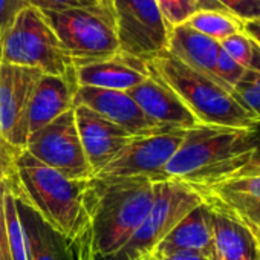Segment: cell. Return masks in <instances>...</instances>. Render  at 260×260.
Returning a JSON list of instances; mask_svg holds the SVG:
<instances>
[{"mask_svg": "<svg viewBox=\"0 0 260 260\" xmlns=\"http://www.w3.org/2000/svg\"><path fill=\"white\" fill-rule=\"evenodd\" d=\"M155 199L147 178L93 176L86 181L78 228L69 240L75 260H107L132 237Z\"/></svg>", "mask_w": 260, "mask_h": 260, "instance_id": "6da1fadb", "label": "cell"}, {"mask_svg": "<svg viewBox=\"0 0 260 260\" xmlns=\"http://www.w3.org/2000/svg\"><path fill=\"white\" fill-rule=\"evenodd\" d=\"M260 149L257 127L199 124L184 140L166 167V181H176L194 191L236 176Z\"/></svg>", "mask_w": 260, "mask_h": 260, "instance_id": "7a4b0ae2", "label": "cell"}, {"mask_svg": "<svg viewBox=\"0 0 260 260\" xmlns=\"http://www.w3.org/2000/svg\"><path fill=\"white\" fill-rule=\"evenodd\" d=\"M147 69L164 81L194 115L199 124L223 127H257L234 95L211 78L188 68L170 52L162 51L147 60Z\"/></svg>", "mask_w": 260, "mask_h": 260, "instance_id": "3957f363", "label": "cell"}, {"mask_svg": "<svg viewBox=\"0 0 260 260\" xmlns=\"http://www.w3.org/2000/svg\"><path fill=\"white\" fill-rule=\"evenodd\" d=\"M13 190L20 194L63 237L71 240L78 228L86 181H75L45 166L26 150L16 161Z\"/></svg>", "mask_w": 260, "mask_h": 260, "instance_id": "277c9868", "label": "cell"}, {"mask_svg": "<svg viewBox=\"0 0 260 260\" xmlns=\"http://www.w3.org/2000/svg\"><path fill=\"white\" fill-rule=\"evenodd\" d=\"M42 13L74 68L119 54L112 0L93 7Z\"/></svg>", "mask_w": 260, "mask_h": 260, "instance_id": "5b68a950", "label": "cell"}, {"mask_svg": "<svg viewBox=\"0 0 260 260\" xmlns=\"http://www.w3.org/2000/svg\"><path fill=\"white\" fill-rule=\"evenodd\" d=\"M0 63L31 68L43 75L68 77L75 72L42 10L23 8L0 42Z\"/></svg>", "mask_w": 260, "mask_h": 260, "instance_id": "8992f818", "label": "cell"}, {"mask_svg": "<svg viewBox=\"0 0 260 260\" xmlns=\"http://www.w3.org/2000/svg\"><path fill=\"white\" fill-rule=\"evenodd\" d=\"M202 198L185 184L176 181L155 182L153 204L125 245L107 260H147L172 230L198 205Z\"/></svg>", "mask_w": 260, "mask_h": 260, "instance_id": "52a82bcc", "label": "cell"}, {"mask_svg": "<svg viewBox=\"0 0 260 260\" xmlns=\"http://www.w3.org/2000/svg\"><path fill=\"white\" fill-rule=\"evenodd\" d=\"M119 54L147 61L167 51L170 26L156 0H112Z\"/></svg>", "mask_w": 260, "mask_h": 260, "instance_id": "ba28073f", "label": "cell"}, {"mask_svg": "<svg viewBox=\"0 0 260 260\" xmlns=\"http://www.w3.org/2000/svg\"><path fill=\"white\" fill-rule=\"evenodd\" d=\"M25 150L69 179L87 181L93 178L80 141L74 109L31 134Z\"/></svg>", "mask_w": 260, "mask_h": 260, "instance_id": "9c48e42d", "label": "cell"}, {"mask_svg": "<svg viewBox=\"0 0 260 260\" xmlns=\"http://www.w3.org/2000/svg\"><path fill=\"white\" fill-rule=\"evenodd\" d=\"M187 130L135 137L122 152L96 176L147 178L152 182L166 181V167L179 149Z\"/></svg>", "mask_w": 260, "mask_h": 260, "instance_id": "30bf717a", "label": "cell"}, {"mask_svg": "<svg viewBox=\"0 0 260 260\" xmlns=\"http://www.w3.org/2000/svg\"><path fill=\"white\" fill-rule=\"evenodd\" d=\"M42 75L37 69L0 63V134L22 152L29 137V103Z\"/></svg>", "mask_w": 260, "mask_h": 260, "instance_id": "8fae6325", "label": "cell"}, {"mask_svg": "<svg viewBox=\"0 0 260 260\" xmlns=\"http://www.w3.org/2000/svg\"><path fill=\"white\" fill-rule=\"evenodd\" d=\"M198 194L211 211L243 226L260 245V175H236Z\"/></svg>", "mask_w": 260, "mask_h": 260, "instance_id": "7c38bea8", "label": "cell"}, {"mask_svg": "<svg viewBox=\"0 0 260 260\" xmlns=\"http://www.w3.org/2000/svg\"><path fill=\"white\" fill-rule=\"evenodd\" d=\"M75 106H84L100 113L132 137H147L172 130L152 121L127 92L81 86L75 92Z\"/></svg>", "mask_w": 260, "mask_h": 260, "instance_id": "4fadbf2b", "label": "cell"}, {"mask_svg": "<svg viewBox=\"0 0 260 260\" xmlns=\"http://www.w3.org/2000/svg\"><path fill=\"white\" fill-rule=\"evenodd\" d=\"M74 115L80 141L93 176L100 175L135 138L84 106H75Z\"/></svg>", "mask_w": 260, "mask_h": 260, "instance_id": "5bb4252c", "label": "cell"}, {"mask_svg": "<svg viewBox=\"0 0 260 260\" xmlns=\"http://www.w3.org/2000/svg\"><path fill=\"white\" fill-rule=\"evenodd\" d=\"M141 84L130 89L132 96L141 110L156 124L172 130H190L199 125V121L181 101V98L156 75L149 72Z\"/></svg>", "mask_w": 260, "mask_h": 260, "instance_id": "9a60e30c", "label": "cell"}, {"mask_svg": "<svg viewBox=\"0 0 260 260\" xmlns=\"http://www.w3.org/2000/svg\"><path fill=\"white\" fill-rule=\"evenodd\" d=\"M147 63L124 54L75 68L77 86L128 92L149 78Z\"/></svg>", "mask_w": 260, "mask_h": 260, "instance_id": "2e32d148", "label": "cell"}, {"mask_svg": "<svg viewBox=\"0 0 260 260\" xmlns=\"http://www.w3.org/2000/svg\"><path fill=\"white\" fill-rule=\"evenodd\" d=\"M77 89L75 72L68 77L42 75L29 103V135L72 110Z\"/></svg>", "mask_w": 260, "mask_h": 260, "instance_id": "e0dca14e", "label": "cell"}, {"mask_svg": "<svg viewBox=\"0 0 260 260\" xmlns=\"http://www.w3.org/2000/svg\"><path fill=\"white\" fill-rule=\"evenodd\" d=\"M13 193L16 196V204L23 226L28 260H75L69 240L46 223L20 194L14 190Z\"/></svg>", "mask_w": 260, "mask_h": 260, "instance_id": "ac0fdd59", "label": "cell"}, {"mask_svg": "<svg viewBox=\"0 0 260 260\" xmlns=\"http://www.w3.org/2000/svg\"><path fill=\"white\" fill-rule=\"evenodd\" d=\"M167 52H170L175 58H178L188 68L201 72L202 75L223 86L216 74L217 57L220 52L219 42L194 31L187 23H182L170 29Z\"/></svg>", "mask_w": 260, "mask_h": 260, "instance_id": "d6986e66", "label": "cell"}, {"mask_svg": "<svg viewBox=\"0 0 260 260\" xmlns=\"http://www.w3.org/2000/svg\"><path fill=\"white\" fill-rule=\"evenodd\" d=\"M170 249L193 251L213 260V211L207 204L202 202L191 210L158 245L155 252Z\"/></svg>", "mask_w": 260, "mask_h": 260, "instance_id": "ffe728a7", "label": "cell"}, {"mask_svg": "<svg viewBox=\"0 0 260 260\" xmlns=\"http://www.w3.org/2000/svg\"><path fill=\"white\" fill-rule=\"evenodd\" d=\"M213 248V260H258V249L254 237L234 220L214 211Z\"/></svg>", "mask_w": 260, "mask_h": 260, "instance_id": "44dd1931", "label": "cell"}, {"mask_svg": "<svg viewBox=\"0 0 260 260\" xmlns=\"http://www.w3.org/2000/svg\"><path fill=\"white\" fill-rule=\"evenodd\" d=\"M185 23L194 31L216 42H222L230 36L243 32L245 22L239 20L226 11L198 10Z\"/></svg>", "mask_w": 260, "mask_h": 260, "instance_id": "7402d4cb", "label": "cell"}, {"mask_svg": "<svg viewBox=\"0 0 260 260\" xmlns=\"http://www.w3.org/2000/svg\"><path fill=\"white\" fill-rule=\"evenodd\" d=\"M5 217H7V230H8V240H10V249H11L13 260H28L23 226L20 222L16 196L11 190V182H10V188L5 194Z\"/></svg>", "mask_w": 260, "mask_h": 260, "instance_id": "603a6c76", "label": "cell"}, {"mask_svg": "<svg viewBox=\"0 0 260 260\" xmlns=\"http://www.w3.org/2000/svg\"><path fill=\"white\" fill-rule=\"evenodd\" d=\"M237 103L260 122V69H246L233 90Z\"/></svg>", "mask_w": 260, "mask_h": 260, "instance_id": "cb8c5ba5", "label": "cell"}, {"mask_svg": "<svg viewBox=\"0 0 260 260\" xmlns=\"http://www.w3.org/2000/svg\"><path fill=\"white\" fill-rule=\"evenodd\" d=\"M219 43H220V48L236 63H239L245 69H249L251 68L252 57H254V49H255V43L245 32H239V34L230 36V37H226L225 40H222Z\"/></svg>", "mask_w": 260, "mask_h": 260, "instance_id": "d4e9b609", "label": "cell"}, {"mask_svg": "<svg viewBox=\"0 0 260 260\" xmlns=\"http://www.w3.org/2000/svg\"><path fill=\"white\" fill-rule=\"evenodd\" d=\"M156 4L170 28L185 23L198 11V0H156Z\"/></svg>", "mask_w": 260, "mask_h": 260, "instance_id": "484cf974", "label": "cell"}, {"mask_svg": "<svg viewBox=\"0 0 260 260\" xmlns=\"http://www.w3.org/2000/svg\"><path fill=\"white\" fill-rule=\"evenodd\" d=\"M245 68H242L239 63H236L222 48L217 57V66H216V74L217 78L220 80V83L228 89V90H234V87L237 86V83L242 80V77L245 75Z\"/></svg>", "mask_w": 260, "mask_h": 260, "instance_id": "4316f807", "label": "cell"}, {"mask_svg": "<svg viewBox=\"0 0 260 260\" xmlns=\"http://www.w3.org/2000/svg\"><path fill=\"white\" fill-rule=\"evenodd\" d=\"M242 22H260V0H214Z\"/></svg>", "mask_w": 260, "mask_h": 260, "instance_id": "83f0119b", "label": "cell"}, {"mask_svg": "<svg viewBox=\"0 0 260 260\" xmlns=\"http://www.w3.org/2000/svg\"><path fill=\"white\" fill-rule=\"evenodd\" d=\"M25 2L26 5L42 11H60L78 7H93L106 2V0H25Z\"/></svg>", "mask_w": 260, "mask_h": 260, "instance_id": "f1b7e54d", "label": "cell"}, {"mask_svg": "<svg viewBox=\"0 0 260 260\" xmlns=\"http://www.w3.org/2000/svg\"><path fill=\"white\" fill-rule=\"evenodd\" d=\"M22 150L8 144L0 134V182L11 179L16 172V161Z\"/></svg>", "mask_w": 260, "mask_h": 260, "instance_id": "f546056e", "label": "cell"}, {"mask_svg": "<svg viewBox=\"0 0 260 260\" xmlns=\"http://www.w3.org/2000/svg\"><path fill=\"white\" fill-rule=\"evenodd\" d=\"M10 188V179L0 182V260H13L8 230H7V217H5V194Z\"/></svg>", "mask_w": 260, "mask_h": 260, "instance_id": "4dcf8cb0", "label": "cell"}, {"mask_svg": "<svg viewBox=\"0 0 260 260\" xmlns=\"http://www.w3.org/2000/svg\"><path fill=\"white\" fill-rule=\"evenodd\" d=\"M26 7L25 0H0V42L17 14Z\"/></svg>", "mask_w": 260, "mask_h": 260, "instance_id": "1f68e13d", "label": "cell"}, {"mask_svg": "<svg viewBox=\"0 0 260 260\" xmlns=\"http://www.w3.org/2000/svg\"><path fill=\"white\" fill-rule=\"evenodd\" d=\"M155 260H210L208 257L193 252V251H182V249H170V251H158L152 255Z\"/></svg>", "mask_w": 260, "mask_h": 260, "instance_id": "d6a6232c", "label": "cell"}, {"mask_svg": "<svg viewBox=\"0 0 260 260\" xmlns=\"http://www.w3.org/2000/svg\"><path fill=\"white\" fill-rule=\"evenodd\" d=\"M237 175H260V149Z\"/></svg>", "mask_w": 260, "mask_h": 260, "instance_id": "836d02e7", "label": "cell"}, {"mask_svg": "<svg viewBox=\"0 0 260 260\" xmlns=\"http://www.w3.org/2000/svg\"><path fill=\"white\" fill-rule=\"evenodd\" d=\"M243 32L260 46V22H245Z\"/></svg>", "mask_w": 260, "mask_h": 260, "instance_id": "e575fe53", "label": "cell"}, {"mask_svg": "<svg viewBox=\"0 0 260 260\" xmlns=\"http://www.w3.org/2000/svg\"><path fill=\"white\" fill-rule=\"evenodd\" d=\"M257 128H258V134H260V122L257 124Z\"/></svg>", "mask_w": 260, "mask_h": 260, "instance_id": "d590c367", "label": "cell"}, {"mask_svg": "<svg viewBox=\"0 0 260 260\" xmlns=\"http://www.w3.org/2000/svg\"><path fill=\"white\" fill-rule=\"evenodd\" d=\"M258 249V260H260V248H257Z\"/></svg>", "mask_w": 260, "mask_h": 260, "instance_id": "8d00e7d4", "label": "cell"}, {"mask_svg": "<svg viewBox=\"0 0 260 260\" xmlns=\"http://www.w3.org/2000/svg\"><path fill=\"white\" fill-rule=\"evenodd\" d=\"M147 260H155V258H153V257H150V258H147Z\"/></svg>", "mask_w": 260, "mask_h": 260, "instance_id": "74e56055", "label": "cell"}]
</instances>
